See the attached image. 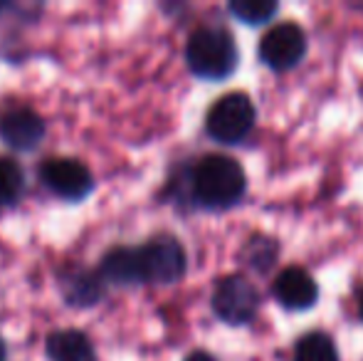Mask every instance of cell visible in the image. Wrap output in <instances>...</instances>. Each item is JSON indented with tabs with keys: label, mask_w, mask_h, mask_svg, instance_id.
Listing matches in <instances>:
<instances>
[{
	"label": "cell",
	"mask_w": 363,
	"mask_h": 361,
	"mask_svg": "<svg viewBox=\"0 0 363 361\" xmlns=\"http://www.w3.org/2000/svg\"><path fill=\"white\" fill-rule=\"evenodd\" d=\"M186 62L198 79L206 82L228 79L240 62V50L233 33L223 25H201L193 30L186 43Z\"/></svg>",
	"instance_id": "obj_2"
},
{
	"label": "cell",
	"mask_w": 363,
	"mask_h": 361,
	"mask_svg": "<svg viewBox=\"0 0 363 361\" xmlns=\"http://www.w3.org/2000/svg\"><path fill=\"white\" fill-rule=\"evenodd\" d=\"M60 287H62L65 302L72 307H91L101 299L104 294V282L99 274H91L86 270L65 272L60 277Z\"/></svg>",
	"instance_id": "obj_11"
},
{
	"label": "cell",
	"mask_w": 363,
	"mask_h": 361,
	"mask_svg": "<svg viewBox=\"0 0 363 361\" xmlns=\"http://www.w3.org/2000/svg\"><path fill=\"white\" fill-rule=\"evenodd\" d=\"M306 33L296 23H277L259 40V60L274 72H289L306 55Z\"/></svg>",
	"instance_id": "obj_6"
},
{
	"label": "cell",
	"mask_w": 363,
	"mask_h": 361,
	"mask_svg": "<svg viewBox=\"0 0 363 361\" xmlns=\"http://www.w3.org/2000/svg\"><path fill=\"white\" fill-rule=\"evenodd\" d=\"M25 191V174L13 159H0V208H13Z\"/></svg>",
	"instance_id": "obj_14"
},
{
	"label": "cell",
	"mask_w": 363,
	"mask_h": 361,
	"mask_svg": "<svg viewBox=\"0 0 363 361\" xmlns=\"http://www.w3.org/2000/svg\"><path fill=\"white\" fill-rule=\"evenodd\" d=\"M186 361H218V357H213L211 352H203V349H198V352L188 354Z\"/></svg>",
	"instance_id": "obj_16"
},
{
	"label": "cell",
	"mask_w": 363,
	"mask_h": 361,
	"mask_svg": "<svg viewBox=\"0 0 363 361\" xmlns=\"http://www.w3.org/2000/svg\"><path fill=\"white\" fill-rule=\"evenodd\" d=\"M294 361H341L334 339L324 332H309L296 342Z\"/></svg>",
	"instance_id": "obj_13"
},
{
	"label": "cell",
	"mask_w": 363,
	"mask_h": 361,
	"mask_svg": "<svg viewBox=\"0 0 363 361\" xmlns=\"http://www.w3.org/2000/svg\"><path fill=\"white\" fill-rule=\"evenodd\" d=\"M139 284H173L186 274V248L173 235H156L134 248Z\"/></svg>",
	"instance_id": "obj_3"
},
{
	"label": "cell",
	"mask_w": 363,
	"mask_h": 361,
	"mask_svg": "<svg viewBox=\"0 0 363 361\" xmlns=\"http://www.w3.org/2000/svg\"><path fill=\"white\" fill-rule=\"evenodd\" d=\"M45 352L50 361H96L91 339L79 329H60L45 342Z\"/></svg>",
	"instance_id": "obj_10"
},
{
	"label": "cell",
	"mask_w": 363,
	"mask_h": 361,
	"mask_svg": "<svg viewBox=\"0 0 363 361\" xmlns=\"http://www.w3.org/2000/svg\"><path fill=\"white\" fill-rule=\"evenodd\" d=\"M277 260V243L272 238H252V240L245 245V262H247L252 270L267 272L269 267Z\"/></svg>",
	"instance_id": "obj_15"
},
{
	"label": "cell",
	"mask_w": 363,
	"mask_h": 361,
	"mask_svg": "<svg viewBox=\"0 0 363 361\" xmlns=\"http://www.w3.org/2000/svg\"><path fill=\"white\" fill-rule=\"evenodd\" d=\"M0 361H5V344H3V339H0Z\"/></svg>",
	"instance_id": "obj_18"
},
{
	"label": "cell",
	"mask_w": 363,
	"mask_h": 361,
	"mask_svg": "<svg viewBox=\"0 0 363 361\" xmlns=\"http://www.w3.org/2000/svg\"><path fill=\"white\" fill-rule=\"evenodd\" d=\"M0 136L18 151H33L45 136V121L38 111L28 106H15L0 116Z\"/></svg>",
	"instance_id": "obj_9"
},
{
	"label": "cell",
	"mask_w": 363,
	"mask_h": 361,
	"mask_svg": "<svg viewBox=\"0 0 363 361\" xmlns=\"http://www.w3.org/2000/svg\"><path fill=\"white\" fill-rule=\"evenodd\" d=\"M40 181L52 196L62 201H84L94 191V176L82 161L69 156H52L38 169Z\"/></svg>",
	"instance_id": "obj_7"
},
{
	"label": "cell",
	"mask_w": 363,
	"mask_h": 361,
	"mask_svg": "<svg viewBox=\"0 0 363 361\" xmlns=\"http://www.w3.org/2000/svg\"><path fill=\"white\" fill-rule=\"evenodd\" d=\"M359 317H361V322H363V292H361V297H359Z\"/></svg>",
	"instance_id": "obj_17"
},
{
	"label": "cell",
	"mask_w": 363,
	"mask_h": 361,
	"mask_svg": "<svg viewBox=\"0 0 363 361\" xmlns=\"http://www.w3.org/2000/svg\"><path fill=\"white\" fill-rule=\"evenodd\" d=\"M274 299L289 312H306L319 302V284L311 277L304 267L291 265L284 267L282 272L274 277L272 284Z\"/></svg>",
	"instance_id": "obj_8"
},
{
	"label": "cell",
	"mask_w": 363,
	"mask_h": 361,
	"mask_svg": "<svg viewBox=\"0 0 363 361\" xmlns=\"http://www.w3.org/2000/svg\"><path fill=\"white\" fill-rule=\"evenodd\" d=\"M228 10L238 23L257 28V25H267L279 13V3L277 0H230Z\"/></svg>",
	"instance_id": "obj_12"
},
{
	"label": "cell",
	"mask_w": 363,
	"mask_h": 361,
	"mask_svg": "<svg viewBox=\"0 0 363 361\" xmlns=\"http://www.w3.org/2000/svg\"><path fill=\"white\" fill-rule=\"evenodd\" d=\"M213 312L223 324L230 327H245L259 312V292L247 277L242 274H230L223 277L213 289Z\"/></svg>",
	"instance_id": "obj_5"
},
{
	"label": "cell",
	"mask_w": 363,
	"mask_h": 361,
	"mask_svg": "<svg viewBox=\"0 0 363 361\" xmlns=\"http://www.w3.org/2000/svg\"><path fill=\"white\" fill-rule=\"evenodd\" d=\"M257 124V106L245 91L223 94L208 109L206 131L218 144H240L252 134Z\"/></svg>",
	"instance_id": "obj_4"
},
{
	"label": "cell",
	"mask_w": 363,
	"mask_h": 361,
	"mask_svg": "<svg viewBox=\"0 0 363 361\" xmlns=\"http://www.w3.org/2000/svg\"><path fill=\"white\" fill-rule=\"evenodd\" d=\"M191 198L206 211H228L242 201L247 191V174L233 156L208 154L191 169Z\"/></svg>",
	"instance_id": "obj_1"
}]
</instances>
